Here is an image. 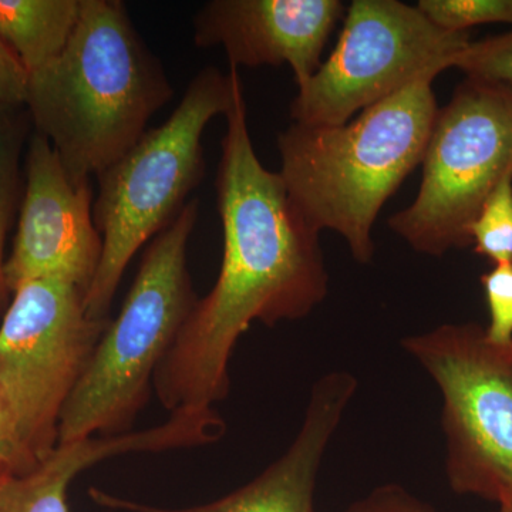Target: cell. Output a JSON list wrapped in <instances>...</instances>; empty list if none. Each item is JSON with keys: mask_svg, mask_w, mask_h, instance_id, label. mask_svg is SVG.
<instances>
[{"mask_svg": "<svg viewBox=\"0 0 512 512\" xmlns=\"http://www.w3.org/2000/svg\"><path fill=\"white\" fill-rule=\"evenodd\" d=\"M225 117L215 181L224 237L220 275L154 376L158 399L171 413L214 409L227 399L232 352L252 323L272 328L306 318L329 291L320 231L296 207L281 175L256 156L242 82Z\"/></svg>", "mask_w": 512, "mask_h": 512, "instance_id": "6da1fadb", "label": "cell"}, {"mask_svg": "<svg viewBox=\"0 0 512 512\" xmlns=\"http://www.w3.org/2000/svg\"><path fill=\"white\" fill-rule=\"evenodd\" d=\"M173 94L124 3L83 0L63 52L30 74L26 111L70 177L83 181L136 146Z\"/></svg>", "mask_w": 512, "mask_h": 512, "instance_id": "7a4b0ae2", "label": "cell"}, {"mask_svg": "<svg viewBox=\"0 0 512 512\" xmlns=\"http://www.w3.org/2000/svg\"><path fill=\"white\" fill-rule=\"evenodd\" d=\"M431 70L340 126L293 123L278 136L288 194L313 227L336 232L359 264L375 256L380 211L424 153L437 106Z\"/></svg>", "mask_w": 512, "mask_h": 512, "instance_id": "3957f363", "label": "cell"}, {"mask_svg": "<svg viewBox=\"0 0 512 512\" xmlns=\"http://www.w3.org/2000/svg\"><path fill=\"white\" fill-rule=\"evenodd\" d=\"M197 218L194 198L148 245L119 315L64 406L59 444L130 433L146 407L157 369L198 301L187 268Z\"/></svg>", "mask_w": 512, "mask_h": 512, "instance_id": "277c9868", "label": "cell"}, {"mask_svg": "<svg viewBox=\"0 0 512 512\" xmlns=\"http://www.w3.org/2000/svg\"><path fill=\"white\" fill-rule=\"evenodd\" d=\"M239 82L235 67L228 73L215 67L201 70L165 123L146 131L136 146L97 175L93 215L103 252L84 298L92 318H110L111 303L133 256L177 218L201 183L205 128L231 109Z\"/></svg>", "mask_w": 512, "mask_h": 512, "instance_id": "5b68a950", "label": "cell"}, {"mask_svg": "<svg viewBox=\"0 0 512 512\" xmlns=\"http://www.w3.org/2000/svg\"><path fill=\"white\" fill-rule=\"evenodd\" d=\"M419 192L389 227L420 254L470 247V225L512 173V84L467 77L439 109Z\"/></svg>", "mask_w": 512, "mask_h": 512, "instance_id": "8992f818", "label": "cell"}, {"mask_svg": "<svg viewBox=\"0 0 512 512\" xmlns=\"http://www.w3.org/2000/svg\"><path fill=\"white\" fill-rule=\"evenodd\" d=\"M402 346L439 387L451 490L498 503L512 493V345H493L467 322L407 336Z\"/></svg>", "mask_w": 512, "mask_h": 512, "instance_id": "52a82bcc", "label": "cell"}, {"mask_svg": "<svg viewBox=\"0 0 512 512\" xmlns=\"http://www.w3.org/2000/svg\"><path fill=\"white\" fill-rule=\"evenodd\" d=\"M84 298L62 279L26 282L0 325V387L37 463L56 450L64 406L110 325L89 316Z\"/></svg>", "mask_w": 512, "mask_h": 512, "instance_id": "ba28073f", "label": "cell"}, {"mask_svg": "<svg viewBox=\"0 0 512 512\" xmlns=\"http://www.w3.org/2000/svg\"><path fill=\"white\" fill-rule=\"evenodd\" d=\"M470 33L450 32L399 0H355L318 72L298 87L293 123L340 126L431 70L453 67Z\"/></svg>", "mask_w": 512, "mask_h": 512, "instance_id": "9c48e42d", "label": "cell"}, {"mask_svg": "<svg viewBox=\"0 0 512 512\" xmlns=\"http://www.w3.org/2000/svg\"><path fill=\"white\" fill-rule=\"evenodd\" d=\"M93 205L90 180L74 181L52 144L33 133L18 229L5 262L10 295L20 285L43 278L89 291L103 252Z\"/></svg>", "mask_w": 512, "mask_h": 512, "instance_id": "30bf717a", "label": "cell"}, {"mask_svg": "<svg viewBox=\"0 0 512 512\" xmlns=\"http://www.w3.org/2000/svg\"><path fill=\"white\" fill-rule=\"evenodd\" d=\"M340 0H212L194 18L198 47H222L229 67L288 64L296 87L318 72Z\"/></svg>", "mask_w": 512, "mask_h": 512, "instance_id": "8fae6325", "label": "cell"}, {"mask_svg": "<svg viewBox=\"0 0 512 512\" xmlns=\"http://www.w3.org/2000/svg\"><path fill=\"white\" fill-rule=\"evenodd\" d=\"M356 390V377L346 370L319 377L291 446L251 483L220 500L197 507L161 508L113 497L97 488L90 490V497L103 507L130 512H316L320 467Z\"/></svg>", "mask_w": 512, "mask_h": 512, "instance_id": "7c38bea8", "label": "cell"}, {"mask_svg": "<svg viewBox=\"0 0 512 512\" xmlns=\"http://www.w3.org/2000/svg\"><path fill=\"white\" fill-rule=\"evenodd\" d=\"M217 424L204 410L183 409L154 429L59 444L28 474L0 476V512H69L73 478L106 458L133 451H164L214 443Z\"/></svg>", "mask_w": 512, "mask_h": 512, "instance_id": "4fadbf2b", "label": "cell"}, {"mask_svg": "<svg viewBox=\"0 0 512 512\" xmlns=\"http://www.w3.org/2000/svg\"><path fill=\"white\" fill-rule=\"evenodd\" d=\"M82 8L83 0H0V37L30 76L63 52Z\"/></svg>", "mask_w": 512, "mask_h": 512, "instance_id": "5bb4252c", "label": "cell"}, {"mask_svg": "<svg viewBox=\"0 0 512 512\" xmlns=\"http://www.w3.org/2000/svg\"><path fill=\"white\" fill-rule=\"evenodd\" d=\"M28 111L0 117V312L8 309L10 295L5 281V248L19 204V161L29 123Z\"/></svg>", "mask_w": 512, "mask_h": 512, "instance_id": "9a60e30c", "label": "cell"}, {"mask_svg": "<svg viewBox=\"0 0 512 512\" xmlns=\"http://www.w3.org/2000/svg\"><path fill=\"white\" fill-rule=\"evenodd\" d=\"M474 252L493 265L512 262V173L484 201L470 225Z\"/></svg>", "mask_w": 512, "mask_h": 512, "instance_id": "2e32d148", "label": "cell"}, {"mask_svg": "<svg viewBox=\"0 0 512 512\" xmlns=\"http://www.w3.org/2000/svg\"><path fill=\"white\" fill-rule=\"evenodd\" d=\"M417 8L450 32H468L485 23L512 25V0H420Z\"/></svg>", "mask_w": 512, "mask_h": 512, "instance_id": "e0dca14e", "label": "cell"}, {"mask_svg": "<svg viewBox=\"0 0 512 512\" xmlns=\"http://www.w3.org/2000/svg\"><path fill=\"white\" fill-rule=\"evenodd\" d=\"M453 67L471 79L512 84V30L473 42L454 59Z\"/></svg>", "mask_w": 512, "mask_h": 512, "instance_id": "ac0fdd59", "label": "cell"}, {"mask_svg": "<svg viewBox=\"0 0 512 512\" xmlns=\"http://www.w3.org/2000/svg\"><path fill=\"white\" fill-rule=\"evenodd\" d=\"M490 322L485 336L493 345H512V262L493 265L481 276Z\"/></svg>", "mask_w": 512, "mask_h": 512, "instance_id": "d6986e66", "label": "cell"}, {"mask_svg": "<svg viewBox=\"0 0 512 512\" xmlns=\"http://www.w3.org/2000/svg\"><path fill=\"white\" fill-rule=\"evenodd\" d=\"M39 464L23 446L12 409L0 387V474L23 476Z\"/></svg>", "mask_w": 512, "mask_h": 512, "instance_id": "ffe728a7", "label": "cell"}, {"mask_svg": "<svg viewBox=\"0 0 512 512\" xmlns=\"http://www.w3.org/2000/svg\"><path fill=\"white\" fill-rule=\"evenodd\" d=\"M29 74L0 37V117L26 109Z\"/></svg>", "mask_w": 512, "mask_h": 512, "instance_id": "44dd1931", "label": "cell"}, {"mask_svg": "<svg viewBox=\"0 0 512 512\" xmlns=\"http://www.w3.org/2000/svg\"><path fill=\"white\" fill-rule=\"evenodd\" d=\"M345 512H439L400 484H383L353 501Z\"/></svg>", "mask_w": 512, "mask_h": 512, "instance_id": "7402d4cb", "label": "cell"}, {"mask_svg": "<svg viewBox=\"0 0 512 512\" xmlns=\"http://www.w3.org/2000/svg\"><path fill=\"white\" fill-rule=\"evenodd\" d=\"M497 504L500 512H512V493L504 494Z\"/></svg>", "mask_w": 512, "mask_h": 512, "instance_id": "603a6c76", "label": "cell"}, {"mask_svg": "<svg viewBox=\"0 0 512 512\" xmlns=\"http://www.w3.org/2000/svg\"><path fill=\"white\" fill-rule=\"evenodd\" d=\"M0 476H3V474H0Z\"/></svg>", "mask_w": 512, "mask_h": 512, "instance_id": "cb8c5ba5", "label": "cell"}]
</instances>
